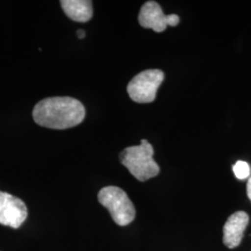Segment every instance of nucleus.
Instances as JSON below:
<instances>
[{
  "instance_id": "nucleus-1",
  "label": "nucleus",
  "mask_w": 251,
  "mask_h": 251,
  "mask_svg": "<svg viewBox=\"0 0 251 251\" xmlns=\"http://www.w3.org/2000/svg\"><path fill=\"white\" fill-rule=\"evenodd\" d=\"M85 116L84 105L71 97L47 98L36 103L33 110L36 124L52 129H66L79 125Z\"/></svg>"
},
{
  "instance_id": "nucleus-2",
  "label": "nucleus",
  "mask_w": 251,
  "mask_h": 251,
  "mask_svg": "<svg viewBox=\"0 0 251 251\" xmlns=\"http://www.w3.org/2000/svg\"><path fill=\"white\" fill-rule=\"evenodd\" d=\"M153 148L146 140L140 145L130 146L119 154L120 162L140 181L152 179L159 174V166L153 159Z\"/></svg>"
},
{
  "instance_id": "nucleus-3",
  "label": "nucleus",
  "mask_w": 251,
  "mask_h": 251,
  "mask_svg": "<svg viewBox=\"0 0 251 251\" xmlns=\"http://www.w3.org/2000/svg\"><path fill=\"white\" fill-rule=\"evenodd\" d=\"M98 200L107 208L117 225L126 226L133 222L136 217L135 206L124 190L117 186L104 187L100 191Z\"/></svg>"
},
{
  "instance_id": "nucleus-4",
  "label": "nucleus",
  "mask_w": 251,
  "mask_h": 251,
  "mask_svg": "<svg viewBox=\"0 0 251 251\" xmlns=\"http://www.w3.org/2000/svg\"><path fill=\"white\" fill-rule=\"evenodd\" d=\"M164 78L165 75L159 69H148L138 74L126 87L130 99L139 103L152 102Z\"/></svg>"
},
{
  "instance_id": "nucleus-5",
  "label": "nucleus",
  "mask_w": 251,
  "mask_h": 251,
  "mask_svg": "<svg viewBox=\"0 0 251 251\" xmlns=\"http://www.w3.org/2000/svg\"><path fill=\"white\" fill-rule=\"evenodd\" d=\"M139 23L144 28L152 29L156 33H161L168 25L176 26L179 18L176 14L165 15L161 7L155 1L145 2L139 14Z\"/></svg>"
},
{
  "instance_id": "nucleus-6",
  "label": "nucleus",
  "mask_w": 251,
  "mask_h": 251,
  "mask_svg": "<svg viewBox=\"0 0 251 251\" xmlns=\"http://www.w3.org/2000/svg\"><path fill=\"white\" fill-rule=\"evenodd\" d=\"M27 215L26 205L23 200L0 191V225L17 229Z\"/></svg>"
},
{
  "instance_id": "nucleus-7",
  "label": "nucleus",
  "mask_w": 251,
  "mask_h": 251,
  "mask_svg": "<svg viewBox=\"0 0 251 251\" xmlns=\"http://www.w3.org/2000/svg\"><path fill=\"white\" fill-rule=\"evenodd\" d=\"M250 217L245 211H236L230 216L224 226V243L229 249H234L242 241L244 232Z\"/></svg>"
},
{
  "instance_id": "nucleus-8",
  "label": "nucleus",
  "mask_w": 251,
  "mask_h": 251,
  "mask_svg": "<svg viewBox=\"0 0 251 251\" xmlns=\"http://www.w3.org/2000/svg\"><path fill=\"white\" fill-rule=\"evenodd\" d=\"M61 6L67 17L78 23H86L92 18V2L89 0H62Z\"/></svg>"
},
{
  "instance_id": "nucleus-9",
  "label": "nucleus",
  "mask_w": 251,
  "mask_h": 251,
  "mask_svg": "<svg viewBox=\"0 0 251 251\" xmlns=\"http://www.w3.org/2000/svg\"><path fill=\"white\" fill-rule=\"evenodd\" d=\"M233 173L237 179H247L251 174V168L250 165L247 162L239 161L236 162L233 167Z\"/></svg>"
},
{
  "instance_id": "nucleus-10",
  "label": "nucleus",
  "mask_w": 251,
  "mask_h": 251,
  "mask_svg": "<svg viewBox=\"0 0 251 251\" xmlns=\"http://www.w3.org/2000/svg\"><path fill=\"white\" fill-rule=\"evenodd\" d=\"M247 194H248V197L251 199V177L248 181V184H247Z\"/></svg>"
},
{
  "instance_id": "nucleus-11",
  "label": "nucleus",
  "mask_w": 251,
  "mask_h": 251,
  "mask_svg": "<svg viewBox=\"0 0 251 251\" xmlns=\"http://www.w3.org/2000/svg\"><path fill=\"white\" fill-rule=\"evenodd\" d=\"M76 34H77L78 38H80V39H83V38L86 36V32H85L83 29H79V30H77Z\"/></svg>"
}]
</instances>
